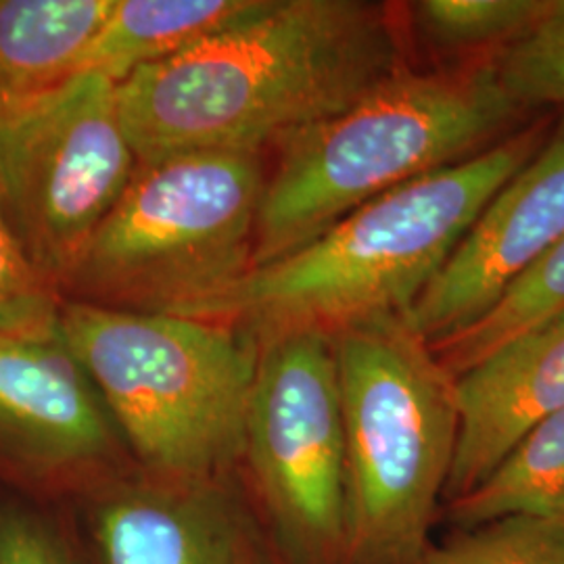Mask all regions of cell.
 <instances>
[{
	"mask_svg": "<svg viewBox=\"0 0 564 564\" xmlns=\"http://www.w3.org/2000/svg\"><path fill=\"white\" fill-rule=\"evenodd\" d=\"M494 67L523 107H564V36L538 30L500 51Z\"/></svg>",
	"mask_w": 564,
	"mask_h": 564,
	"instance_id": "20",
	"label": "cell"
},
{
	"mask_svg": "<svg viewBox=\"0 0 564 564\" xmlns=\"http://www.w3.org/2000/svg\"><path fill=\"white\" fill-rule=\"evenodd\" d=\"M59 310L57 300L0 318V491L78 510L139 468Z\"/></svg>",
	"mask_w": 564,
	"mask_h": 564,
	"instance_id": "9",
	"label": "cell"
},
{
	"mask_svg": "<svg viewBox=\"0 0 564 564\" xmlns=\"http://www.w3.org/2000/svg\"><path fill=\"white\" fill-rule=\"evenodd\" d=\"M544 130L531 123L466 162L405 182L279 260L158 312L235 324L258 341L293 330L335 335L405 314L489 199L540 151Z\"/></svg>",
	"mask_w": 564,
	"mask_h": 564,
	"instance_id": "2",
	"label": "cell"
},
{
	"mask_svg": "<svg viewBox=\"0 0 564 564\" xmlns=\"http://www.w3.org/2000/svg\"><path fill=\"white\" fill-rule=\"evenodd\" d=\"M466 529L508 517L564 524V410L535 424L481 484L449 502Z\"/></svg>",
	"mask_w": 564,
	"mask_h": 564,
	"instance_id": "15",
	"label": "cell"
},
{
	"mask_svg": "<svg viewBox=\"0 0 564 564\" xmlns=\"http://www.w3.org/2000/svg\"><path fill=\"white\" fill-rule=\"evenodd\" d=\"M524 109L494 63L444 72L403 65L360 101L276 144L251 268L314 241L364 203L505 141Z\"/></svg>",
	"mask_w": 564,
	"mask_h": 564,
	"instance_id": "3",
	"label": "cell"
},
{
	"mask_svg": "<svg viewBox=\"0 0 564 564\" xmlns=\"http://www.w3.org/2000/svg\"><path fill=\"white\" fill-rule=\"evenodd\" d=\"M239 475L282 564H343L345 433L330 335L260 339Z\"/></svg>",
	"mask_w": 564,
	"mask_h": 564,
	"instance_id": "7",
	"label": "cell"
},
{
	"mask_svg": "<svg viewBox=\"0 0 564 564\" xmlns=\"http://www.w3.org/2000/svg\"><path fill=\"white\" fill-rule=\"evenodd\" d=\"M552 0H421L410 7L424 41L442 51H481L523 41L550 15Z\"/></svg>",
	"mask_w": 564,
	"mask_h": 564,
	"instance_id": "17",
	"label": "cell"
},
{
	"mask_svg": "<svg viewBox=\"0 0 564 564\" xmlns=\"http://www.w3.org/2000/svg\"><path fill=\"white\" fill-rule=\"evenodd\" d=\"M419 564H564V524L508 517L429 547Z\"/></svg>",
	"mask_w": 564,
	"mask_h": 564,
	"instance_id": "19",
	"label": "cell"
},
{
	"mask_svg": "<svg viewBox=\"0 0 564 564\" xmlns=\"http://www.w3.org/2000/svg\"><path fill=\"white\" fill-rule=\"evenodd\" d=\"M564 314V237L484 318L463 333L431 345L452 377L481 362L485 356L527 330Z\"/></svg>",
	"mask_w": 564,
	"mask_h": 564,
	"instance_id": "16",
	"label": "cell"
},
{
	"mask_svg": "<svg viewBox=\"0 0 564 564\" xmlns=\"http://www.w3.org/2000/svg\"><path fill=\"white\" fill-rule=\"evenodd\" d=\"M262 155L188 151L139 162L65 286L105 307L167 310L253 263Z\"/></svg>",
	"mask_w": 564,
	"mask_h": 564,
	"instance_id": "6",
	"label": "cell"
},
{
	"mask_svg": "<svg viewBox=\"0 0 564 564\" xmlns=\"http://www.w3.org/2000/svg\"><path fill=\"white\" fill-rule=\"evenodd\" d=\"M59 314L141 473L174 481L239 477L256 335L158 310L69 302Z\"/></svg>",
	"mask_w": 564,
	"mask_h": 564,
	"instance_id": "4",
	"label": "cell"
},
{
	"mask_svg": "<svg viewBox=\"0 0 564 564\" xmlns=\"http://www.w3.org/2000/svg\"><path fill=\"white\" fill-rule=\"evenodd\" d=\"M57 302V289L32 262L0 199V318Z\"/></svg>",
	"mask_w": 564,
	"mask_h": 564,
	"instance_id": "21",
	"label": "cell"
},
{
	"mask_svg": "<svg viewBox=\"0 0 564 564\" xmlns=\"http://www.w3.org/2000/svg\"><path fill=\"white\" fill-rule=\"evenodd\" d=\"M118 82L86 69L0 109V199L55 289L132 181L139 155Z\"/></svg>",
	"mask_w": 564,
	"mask_h": 564,
	"instance_id": "8",
	"label": "cell"
},
{
	"mask_svg": "<svg viewBox=\"0 0 564 564\" xmlns=\"http://www.w3.org/2000/svg\"><path fill=\"white\" fill-rule=\"evenodd\" d=\"M330 339L345 433L343 564H419L458 444L456 377L403 314Z\"/></svg>",
	"mask_w": 564,
	"mask_h": 564,
	"instance_id": "5",
	"label": "cell"
},
{
	"mask_svg": "<svg viewBox=\"0 0 564 564\" xmlns=\"http://www.w3.org/2000/svg\"><path fill=\"white\" fill-rule=\"evenodd\" d=\"M403 65L381 4L263 0L220 34L121 80V118L141 162L262 153L360 101Z\"/></svg>",
	"mask_w": 564,
	"mask_h": 564,
	"instance_id": "1",
	"label": "cell"
},
{
	"mask_svg": "<svg viewBox=\"0 0 564 564\" xmlns=\"http://www.w3.org/2000/svg\"><path fill=\"white\" fill-rule=\"evenodd\" d=\"M113 0H0V109L84 72Z\"/></svg>",
	"mask_w": 564,
	"mask_h": 564,
	"instance_id": "13",
	"label": "cell"
},
{
	"mask_svg": "<svg viewBox=\"0 0 564 564\" xmlns=\"http://www.w3.org/2000/svg\"><path fill=\"white\" fill-rule=\"evenodd\" d=\"M540 30L564 36V0H552L550 15H547V20L544 21V25Z\"/></svg>",
	"mask_w": 564,
	"mask_h": 564,
	"instance_id": "22",
	"label": "cell"
},
{
	"mask_svg": "<svg viewBox=\"0 0 564 564\" xmlns=\"http://www.w3.org/2000/svg\"><path fill=\"white\" fill-rule=\"evenodd\" d=\"M263 0H113L84 61L107 78L172 59L249 18Z\"/></svg>",
	"mask_w": 564,
	"mask_h": 564,
	"instance_id": "14",
	"label": "cell"
},
{
	"mask_svg": "<svg viewBox=\"0 0 564 564\" xmlns=\"http://www.w3.org/2000/svg\"><path fill=\"white\" fill-rule=\"evenodd\" d=\"M74 512L99 564H282L241 475L174 481L134 470Z\"/></svg>",
	"mask_w": 564,
	"mask_h": 564,
	"instance_id": "10",
	"label": "cell"
},
{
	"mask_svg": "<svg viewBox=\"0 0 564 564\" xmlns=\"http://www.w3.org/2000/svg\"><path fill=\"white\" fill-rule=\"evenodd\" d=\"M0 564H99L74 510L0 491Z\"/></svg>",
	"mask_w": 564,
	"mask_h": 564,
	"instance_id": "18",
	"label": "cell"
},
{
	"mask_svg": "<svg viewBox=\"0 0 564 564\" xmlns=\"http://www.w3.org/2000/svg\"><path fill=\"white\" fill-rule=\"evenodd\" d=\"M458 444L444 498L456 500L517 442L564 410V314L510 339L456 377Z\"/></svg>",
	"mask_w": 564,
	"mask_h": 564,
	"instance_id": "12",
	"label": "cell"
},
{
	"mask_svg": "<svg viewBox=\"0 0 564 564\" xmlns=\"http://www.w3.org/2000/svg\"><path fill=\"white\" fill-rule=\"evenodd\" d=\"M563 237L564 120L485 205L405 321L431 345L463 333Z\"/></svg>",
	"mask_w": 564,
	"mask_h": 564,
	"instance_id": "11",
	"label": "cell"
}]
</instances>
